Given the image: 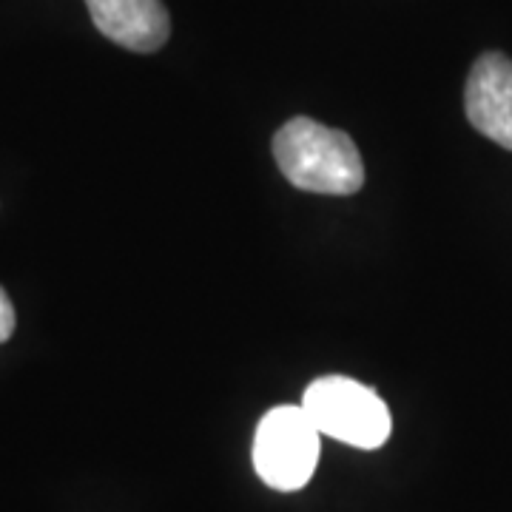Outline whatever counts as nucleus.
<instances>
[{
  "instance_id": "obj_1",
  "label": "nucleus",
  "mask_w": 512,
  "mask_h": 512,
  "mask_svg": "<svg viewBox=\"0 0 512 512\" xmlns=\"http://www.w3.org/2000/svg\"><path fill=\"white\" fill-rule=\"evenodd\" d=\"M274 157L285 180L311 194L350 197L365 185V163L353 137L311 117H293L276 131Z\"/></svg>"
},
{
  "instance_id": "obj_2",
  "label": "nucleus",
  "mask_w": 512,
  "mask_h": 512,
  "mask_svg": "<svg viewBox=\"0 0 512 512\" xmlns=\"http://www.w3.org/2000/svg\"><path fill=\"white\" fill-rule=\"evenodd\" d=\"M302 407L322 436L356 450H376L390 439V407L367 384L348 376H322L305 390Z\"/></svg>"
},
{
  "instance_id": "obj_4",
  "label": "nucleus",
  "mask_w": 512,
  "mask_h": 512,
  "mask_svg": "<svg viewBox=\"0 0 512 512\" xmlns=\"http://www.w3.org/2000/svg\"><path fill=\"white\" fill-rule=\"evenodd\" d=\"M467 120L478 134L512 151V60L487 52L473 63L464 89Z\"/></svg>"
},
{
  "instance_id": "obj_6",
  "label": "nucleus",
  "mask_w": 512,
  "mask_h": 512,
  "mask_svg": "<svg viewBox=\"0 0 512 512\" xmlns=\"http://www.w3.org/2000/svg\"><path fill=\"white\" fill-rule=\"evenodd\" d=\"M15 325H18L15 305H12V299L6 296V291L0 288V342H6V339L15 333Z\"/></svg>"
},
{
  "instance_id": "obj_3",
  "label": "nucleus",
  "mask_w": 512,
  "mask_h": 512,
  "mask_svg": "<svg viewBox=\"0 0 512 512\" xmlns=\"http://www.w3.org/2000/svg\"><path fill=\"white\" fill-rule=\"evenodd\" d=\"M319 430L302 404H282L268 410L254 436V470L279 493L302 490L319 464Z\"/></svg>"
},
{
  "instance_id": "obj_5",
  "label": "nucleus",
  "mask_w": 512,
  "mask_h": 512,
  "mask_svg": "<svg viewBox=\"0 0 512 512\" xmlns=\"http://www.w3.org/2000/svg\"><path fill=\"white\" fill-rule=\"evenodd\" d=\"M100 35L131 52H157L171 35L163 0H86Z\"/></svg>"
}]
</instances>
